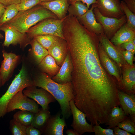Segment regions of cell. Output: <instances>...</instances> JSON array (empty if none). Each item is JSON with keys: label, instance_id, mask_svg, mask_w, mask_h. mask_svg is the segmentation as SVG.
Listing matches in <instances>:
<instances>
[{"label": "cell", "instance_id": "obj_46", "mask_svg": "<svg viewBox=\"0 0 135 135\" xmlns=\"http://www.w3.org/2000/svg\"><path fill=\"white\" fill-rule=\"evenodd\" d=\"M55 0H40L41 2H46L52 1Z\"/></svg>", "mask_w": 135, "mask_h": 135}, {"label": "cell", "instance_id": "obj_11", "mask_svg": "<svg viewBox=\"0 0 135 135\" xmlns=\"http://www.w3.org/2000/svg\"><path fill=\"white\" fill-rule=\"evenodd\" d=\"M51 94L58 102L62 117L65 119H68L72 114L70 102L74 98L72 86L66 88L58 90Z\"/></svg>", "mask_w": 135, "mask_h": 135}, {"label": "cell", "instance_id": "obj_3", "mask_svg": "<svg viewBox=\"0 0 135 135\" xmlns=\"http://www.w3.org/2000/svg\"><path fill=\"white\" fill-rule=\"evenodd\" d=\"M32 86H34L33 79L23 65L6 92L0 98V119L6 114L8 104L14 96L20 90Z\"/></svg>", "mask_w": 135, "mask_h": 135}, {"label": "cell", "instance_id": "obj_10", "mask_svg": "<svg viewBox=\"0 0 135 135\" xmlns=\"http://www.w3.org/2000/svg\"><path fill=\"white\" fill-rule=\"evenodd\" d=\"M96 7L103 16L107 17L121 18L124 14L119 0H96Z\"/></svg>", "mask_w": 135, "mask_h": 135}, {"label": "cell", "instance_id": "obj_36", "mask_svg": "<svg viewBox=\"0 0 135 135\" xmlns=\"http://www.w3.org/2000/svg\"><path fill=\"white\" fill-rule=\"evenodd\" d=\"M98 124L93 126L94 132L96 135H114L113 130L110 128L104 129Z\"/></svg>", "mask_w": 135, "mask_h": 135}, {"label": "cell", "instance_id": "obj_42", "mask_svg": "<svg viewBox=\"0 0 135 135\" xmlns=\"http://www.w3.org/2000/svg\"><path fill=\"white\" fill-rule=\"evenodd\" d=\"M77 1H80L85 4L89 8L90 6L96 2V0H68V2L69 4Z\"/></svg>", "mask_w": 135, "mask_h": 135}, {"label": "cell", "instance_id": "obj_15", "mask_svg": "<svg viewBox=\"0 0 135 135\" xmlns=\"http://www.w3.org/2000/svg\"><path fill=\"white\" fill-rule=\"evenodd\" d=\"M96 7L95 4H92L90 8L85 14L76 18L88 30L98 35L104 34V32L102 25L97 22L93 12L94 8Z\"/></svg>", "mask_w": 135, "mask_h": 135}, {"label": "cell", "instance_id": "obj_48", "mask_svg": "<svg viewBox=\"0 0 135 135\" xmlns=\"http://www.w3.org/2000/svg\"><path fill=\"white\" fill-rule=\"evenodd\" d=\"M132 40L133 44L135 46V37H134Z\"/></svg>", "mask_w": 135, "mask_h": 135}, {"label": "cell", "instance_id": "obj_45", "mask_svg": "<svg viewBox=\"0 0 135 135\" xmlns=\"http://www.w3.org/2000/svg\"><path fill=\"white\" fill-rule=\"evenodd\" d=\"M66 133L68 135H78V134L74 129H68Z\"/></svg>", "mask_w": 135, "mask_h": 135}, {"label": "cell", "instance_id": "obj_16", "mask_svg": "<svg viewBox=\"0 0 135 135\" xmlns=\"http://www.w3.org/2000/svg\"><path fill=\"white\" fill-rule=\"evenodd\" d=\"M34 86L41 88L51 93L59 89H65L72 86V82L62 84L57 83L45 73H42L33 79Z\"/></svg>", "mask_w": 135, "mask_h": 135}, {"label": "cell", "instance_id": "obj_32", "mask_svg": "<svg viewBox=\"0 0 135 135\" xmlns=\"http://www.w3.org/2000/svg\"><path fill=\"white\" fill-rule=\"evenodd\" d=\"M58 36L50 35H38L33 38L47 50L56 40Z\"/></svg>", "mask_w": 135, "mask_h": 135}, {"label": "cell", "instance_id": "obj_31", "mask_svg": "<svg viewBox=\"0 0 135 135\" xmlns=\"http://www.w3.org/2000/svg\"><path fill=\"white\" fill-rule=\"evenodd\" d=\"M120 4L122 10L126 18L127 26L130 28L135 30V14L128 8L123 0L120 2Z\"/></svg>", "mask_w": 135, "mask_h": 135}, {"label": "cell", "instance_id": "obj_30", "mask_svg": "<svg viewBox=\"0 0 135 135\" xmlns=\"http://www.w3.org/2000/svg\"><path fill=\"white\" fill-rule=\"evenodd\" d=\"M19 11L16 4H12L6 6L2 16L0 18V26L13 18Z\"/></svg>", "mask_w": 135, "mask_h": 135}, {"label": "cell", "instance_id": "obj_35", "mask_svg": "<svg viewBox=\"0 0 135 135\" xmlns=\"http://www.w3.org/2000/svg\"><path fill=\"white\" fill-rule=\"evenodd\" d=\"M41 2L40 0H21L16 5L19 11H23L31 8Z\"/></svg>", "mask_w": 135, "mask_h": 135}, {"label": "cell", "instance_id": "obj_12", "mask_svg": "<svg viewBox=\"0 0 135 135\" xmlns=\"http://www.w3.org/2000/svg\"><path fill=\"white\" fill-rule=\"evenodd\" d=\"M98 36L100 42L107 55L116 63L121 71L122 66L128 64L120 52L119 46L114 45L104 34Z\"/></svg>", "mask_w": 135, "mask_h": 135}, {"label": "cell", "instance_id": "obj_50", "mask_svg": "<svg viewBox=\"0 0 135 135\" xmlns=\"http://www.w3.org/2000/svg\"><path fill=\"white\" fill-rule=\"evenodd\" d=\"M132 0L135 1V0Z\"/></svg>", "mask_w": 135, "mask_h": 135}, {"label": "cell", "instance_id": "obj_6", "mask_svg": "<svg viewBox=\"0 0 135 135\" xmlns=\"http://www.w3.org/2000/svg\"><path fill=\"white\" fill-rule=\"evenodd\" d=\"M0 30L4 32L5 38L2 44L4 46L8 47L10 45L19 44L20 48H25L30 41L26 33L21 32L11 26L6 24L0 26Z\"/></svg>", "mask_w": 135, "mask_h": 135}, {"label": "cell", "instance_id": "obj_20", "mask_svg": "<svg viewBox=\"0 0 135 135\" xmlns=\"http://www.w3.org/2000/svg\"><path fill=\"white\" fill-rule=\"evenodd\" d=\"M72 68L70 56L68 51L59 71L52 79L56 82L62 84L72 82Z\"/></svg>", "mask_w": 135, "mask_h": 135}, {"label": "cell", "instance_id": "obj_14", "mask_svg": "<svg viewBox=\"0 0 135 135\" xmlns=\"http://www.w3.org/2000/svg\"><path fill=\"white\" fill-rule=\"evenodd\" d=\"M122 78L120 90L128 94H135V67L128 64L121 68Z\"/></svg>", "mask_w": 135, "mask_h": 135}, {"label": "cell", "instance_id": "obj_28", "mask_svg": "<svg viewBox=\"0 0 135 135\" xmlns=\"http://www.w3.org/2000/svg\"><path fill=\"white\" fill-rule=\"evenodd\" d=\"M88 10L85 4L80 1H77L69 5L68 11L69 15L76 18L84 14Z\"/></svg>", "mask_w": 135, "mask_h": 135}, {"label": "cell", "instance_id": "obj_24", "mask_svg": "<svg viewBox=\"0 0 135 135\" xmlns=\"http://www.w3.org/2000/svg\"><path fill=\"white\" fill-rule=\"evenodd\" d=\"M39 66L43 70L52 76L56 75L60 68L54 58L49 54L43 59Z\"/></svg>", "mask_w": 135, "mask_h": 135}, {"label": "cell", "instance_id": "obj_18", "mask_svg": "<svg viewBox=\"0 0 135 135\" xmlns=\"http://www.w3.org/2000/svg\"><path fill=\"white\" fill-rule=\"evenodd\" d=\"M61 112L51 116L42 130V134L46 135H63V131L66 126L65 119L60 118Z\"/></svg>", "mask_w": 135, "mask_h": 135}, {"label": "cell", "instance_id": "obj_49", "mask_svg": "<svg viewBox=\"0 0 135 135\" xmlns=\"http://www.w3.org/2000/svg\"><path fill=\"white\" fill-rule=\"evenodd\" d=\"M4 38V36L0 32V39H2Z\"/></svg>", "mask_w": 135, "mask_h": 135}, {"label": "cell", "instance_id": "obj_38", "mask_svg": "<svg viewBox=\"0 0 135 135\" xmlns=\"http://www.w3.org/2000/svg\"><path fill=\"white\" fill-rule=\"evenodd\" d=\"M26 135H40L42 132L40 130L30 125L26 127Z\"/></svg>", "mask_w": 135, "mask_h": 135}, {"label": "cell", "instance_id": "obj_4", "mask_svg": "<svg viewBox=\"0 0 135 135\" xmlns=\"http://www.w3.org/2000/svg\"><path fill=\"white\" fill-rule=\"evenodd\" d=\"M65 18L62 19L49 18L42 20L28 29L26 32L28 37L31 40L36 36L50 35L65 40L62 27Z\"/></svg>", "mask_w": 135, "mask_h": 135}, {"label": "cell", "instance_id": "obj_47", "mask_svg": "<svg viewBox=\"0 0 135 135\" xmlns=\"http://www.w3.org/2000/svg\"><path fill=\"white\" fill-rule=\"evenodd\" d=\"M2 86V80L1 77V76L0 74V88Z\"/></svg>", "mask_w": 135, "mask_h": 135}, {"label": "cell", "instance_id": "obj_34", "mask_svg": "<svg viewBox=\"0 0 135 135\" xmlns=\"http://www.w3.org/2000/svg\"><path fill=\"white\" fill-rule=\"evenodd\" d=\"M117 126L127 132L135 134V120L127 116L123 121L119 123Z\"/></svg>", "mask_w": 135, "mask_h": 135}, {"label": "cell", "instance_id": "obj_43", "mask_svg": "<svg viewBox=\"0 0 135 135\" xmlns=\"http://www.w3.org/2000/svg\"><path fill=\"white\" fill-rule=\"evenodd\" d=\"M21 0H0V3L5 6L12 4H18L20 3Z\"/></svg>", "mask_w": 135, "mask_h": 135}, {"label": "cell", "instance_id": "obj_1", "mask_svg": "<svg viewBox=\"0 0 135 135\" xmlns=\"http://www.w3.org/2000/svg\"><path fill=\"white\" fill-rule=\"evenodd\" d=\"M63 35L72 64V82L75 98L96 102L116 92L118 81L104 69L100 60L98 35L81 24L67 29Z\"/></svg>", "mask_w": 135, "mask_h": 135}, {"label": "cell", "instance_id": "obj_21", "mask_svg": "<svg viewBox=\"0 0 135 135\" xmlns=\"http://www.w3.org/2000/svg\"><path fill=\"white\" fill-rule=\"evenodd\" d=\"M118 96L120 106L125 114L135 120V95L128 94L119 90Z\"/></svg>", "mask_w": 135, "mask_h": 135}, {"label": "cell", "instance_id": "obj_39", "mask_svg": "<svg viewBox=\"0 0 135 135\" xmlns=\"http://www.w3.org/2000/svg\"><path fill=\"white\" fill-rule=\"evenodd\" d=\"M120 46L122 49H126L134 54L135 53V46L133 44L132 40L122 44Z\"/></svg>", "mask_w": 135, "mask_h": 135}, {"label": "cell", "instance_id": "obj_40", "mask_svg": "<svg viewBox=\"0 0 135 135\" xmlns=\"http://www.w3.org/2000/svg\"><path fill=\"white\" fill-rule=\"evenodd\" d=\"M113 128L114 135H132L130 133L121 129L118 126H115Z\"/></svg>", "mask_w": 135, "mask_h": 135}, {"label": "cell", "instance_id": "obj_8", "mask_svg": "<svg viewBox=\"0 0 135 135\" xmlns=\"http://www.w3.org/2000/svg\"><path fill=\"white\" fill-rule=\"evenodd\" d=\"M70 104L73 118L71 126L73 129L78 135H81L86 132H94L93 126L87 122L85 114L76 107L74 100L70 101Z\"/></svg>", "mask_w": 135, "mask_h": 135}, {"label": "cell", "instance_id": "obj_44", "mask_svg": "<svg viewBox=\"0 0 135 135\" xmlns=\"http://www.w3.org/2000/svg\"><path fill=\"white\" fill-rule=\"evenodd\" d=\"M6 7L0 3V18L2 16L5 10Z\"/></svg>", "mask_w": 135, "mask_h": 135}, {"label": "cell", "instance_id": "obj_5", "mask_svg": "<svg viewBox=\"0 0 135 135\" xmlns=\"http://www.w3.org/2000/svg\"><path fill=\"white\" fill-rule=\"evenodd\" d=\"M93 12L97 22L103 27L104 34L110 40L126 22L125 14L119 19L106 17L102 16L96 7L94 8Z\"/></svg>", "mask_w": 135, "mask_h": 135}, {"label": "cell", "instance_id": "obj_13", "mask_svg": "<svg viewBox=\"0 0 135 135\" xmlns=\"http://www.w3.org/2000/svg\"><path fill=\"white\" fill-rule=\"evenodd\" d=\"M4 60L0 68V74L3 86L11 77L14 70L19 60L20 56L11 53L2 51Z\"/></svg>", "mask_w": 135, "mask_h": 135}, {"label": "cell", "instance_id": "obj_22", "mask_svg": "<svg viewBox=\"0 0 135 135\" xmlns=\"http://www.w3.org/2000/svg\"><path fill=\"white\" fill-rule=\"evenodd\" d=\"M39 4L52 12L59 19L64 18L67 16L70 5L68 0H55L49 2H41Z\"/></svg>", "mask_w": 135, "mask_h": 135}, {"label": "cell", "instance_id": "obj_29", "mask_svg": "<svg viewBox=\"0 0 135 135\" xmlns=\"http://www.w3.org/2000/svg\"><path fill=\"white\" fill-rule=\"evenodd\" d=\"M34 114L29 111L21 110L14 114L13 119L27 127L30 125Z\"/></svg>", "mask_w": 135, "mask_h": 135}, {"label": "cell", "instance_id": "obj_9", "mask_svg": "<svg viewBox=\"0 0 135 135\" xmlns=\"http://www.w3.org/2000/svg\"><path fill=\"white\" fill-rule=\"evenodd\" d=\"M26 88L25 90H23V94L36 102L44 110H48L49 104L56 101V99L53 96L42 88H37L34 86Z\"/></svg>", "mask_w": 135, "mask_h": 135}, {"label": "cell", "instance_id": "obj_37", "mask_svg": "<svg viewBox=\"0 0 135 135\" xmlns=\"http://www.w3.org/2000/svg\"><path fill=\"white\" fill-rule=\"evenodd\" d=\"M119 49L120 52L127 63L130 65H132L134 64L133 62L134 54L127 50H123L120 46H119Z\"/></svg>", "mask_w": 135, "mask_h": 135}, {"label": "cell", "instance_id": "obj_23", "mask_svg": "<svg viewBox=\"0 0 135 135\" xmlns=\"http://www.w3.org/2000/svg\"><path fill=\"white\" fill-rule=\"evenodd\" d=\"M135 37V30L124 24L115 34L110 41L115 46H120L122 44L132 40Z\"/></svg>", "mask_w": 135, "mask_h": 135}, {"label": "cell", "instance_id": "obj_33", "mask_svg": "<svg viewBox=\"0 0 135 135\" xmlns=\"http://www.w3.org/2000/svg\"><path fill=\"white\" fill-rule=\"evenodd\" d=\"M26 127L13 118L10 121V129L12 135H26Z\"/></svg>", "mask_w": 135, "mask_h": 135}, {"label": "cell", "instance_id": "obj_17", "mask_svg": "<svg viewBox=\"0 0 135 135\" xmlns=\"http://www.w3.org/2000/svg\"><path fill=\"white\" fill-rule=\"evenodd\" d=\"M98 53L102 66L110 74L115 78L120 86L122 78L121 71L116 63L107 55L100 42Z\"/></svg>", "mask_w": 135, "mask_h": 135}, {"label": "cell", "instance_id": "obj_26", "mask_svg": "<svg viewBox=\"0 0 135 135\" xmlns=\"http://www.w3.org/2000/svg\"><path fill=\"white\" fill-rule=\"evenodd\" d=\"M30 44L31 46V54L36 63L39 64L48 54V51L34 38L30 40Z\"/></svg>", "mask_w": 135, "mask_h": 135}, {"label": "cell", "instance_id": "obj_19", "mask_svg": "<svg viewBox=\"0 0 135 135\" xmlns=\"http://www.w3.org/2000/svg\"><path fill=\"white\" fill-rule=\"evenodd\" d=\"M48 50V54L54 58L59 66H61L68 52L66 40L58 37Z\"/></svg>", "mask_w": 135, "mask_h": 135}, {"label": "cell", "instance_id": "obj_27", "mask_svg": "<svg viewBox=\"0 0 135 135\" xmlns=\"http://www.w3.org/2000/svg\"><path fill=\"white\" fill-rule=\"evenodd\" d=\"M121 107H114L112 110L109 116V120L105 124L108 125L107 128H113L117 126L118 124L124 120L127 117Z\"/></svg>", "mask_w": 135, "mask_h": 135}, {"label": "cell", "instance_id": "obj_2", "mask_svg": "<svg viewBox=\"0 0 135 135\" xmlns=\"http://www.w3.org/2000/svg\"><path fill=\"white\" fill-rule=\"evenodd\" d=\"M49 18L58 19L52 12L38 4L28 10L19 11L15 17L5 24L21 32L26 33L33 26Z\"/></svg>", "mask_w": 135, "mask_h": 135}, {"label": "cell", "instance_id": "obj_7", "mask_svg": "<svg viewBox=\"0 0 135 135\" xmlns=\"http://www.w3.org/2000/svg\"><path fill=\"white\" fill-rule=\"evenodd\" d=\"M23 90H20L10 100L7 107V113L16 109L29 111L34 113L38 111L39 109L38 104L34 100L25 95L22 92Z\"/></svg>", "mask_w": 135, "mask_h": 135}, {"label": "cell", "instance_id": "obj_41", "mask_svg": "<svg viewBox=\"0 0 135 135\" xmlns=\"http://www.w3.org/2000/svg\"><path fill=\"white\" fill-rule=\"evenodd\" d=\"M126 3L128 8L135 14V1L132 0H123Z\"/></svg>", "mask_w": 135, "mask_h": 135}, {"label": "cell", "instance_id": "obj_25", "mask_svg": "<svg viewBox=\"0 0 135 135\" xmlns=\"http://www.w3.org/2000/svg\"><path fill=\"white\" fill-rule=\"evenodd\" d=\"M50 116V112L48 110L40 109L34 114L30 125L42 132Z\"/></svg>", "mask_w": 135, "mask_h": 135}]
</instances>
